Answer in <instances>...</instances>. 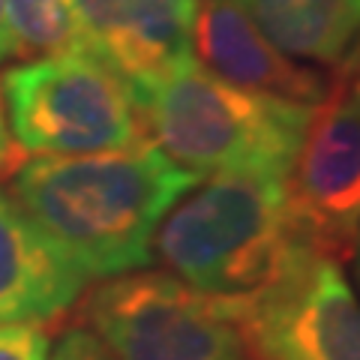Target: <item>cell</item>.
<instances>
[{"label":"cell","mask_w":360,"mask_h":360,"mask_svg":"<svg viewBox=\"0 0 360 360\" xmlns=\"http://www.w3.org/2000/svg\"><path fill=\"white\" fill-rule=\"evenodd\" d=\"M198 184V174L141 141L82 156H27L9 195L87 279H111L153 262L160 222Z\"/></svg>","instance_id":"cell-1"},{"label":"cell","mask_w":360,"mask_h":360,"mask_svg":"<svg viewBox=\"0 0 360 360\" xmlns=\"http://www.w3.org/2000/svg\"><path fill=\"white\" fill-rule=\"evenodd\" d=\"M300 238L288 174H213L165 213L153 255L186 285L213 297H250L288 264Z\"/></svg>","instance_id":"cell-2"},{"label":"cell","mask_w":360,"mask_h":360,"mask_svg":"<svg viewBox=\"0 0 360 360\" xmlns=\"http://www.w3.org/2000/svg\"><path fill=\"white\" fill-rule=\"evenodd\" d=\"M135 99L148 141L198 177L291 174L315 108L225 84L195 58L135 90Z\"/></svg>","instance_id":"cell-3"},{"label":"cell","mask_w":360,"mask_h":360,"mask_svg":"<svg viewBox=\"0 0 360 360\" xmlns=\"http://www.w3.org/2000/svg\"><path fill=\"white\" fill-rule=\"evenodd\" d=\"M9 135L25 156H82L148 141L132 84L94 51L33 58L0 75Z\"/></svg>","instance_id":"cell-4"},{"label":"cell","mask_w":360,"mask_h":360,"mask_svg":"<svg viewBox=\"0 0 360 360\" xmlns=\"http://www.w3.org/2000/svg\"><path fill=\"white\" fill-rule=\"evenodd\" d=\"M84 315L111 360H252L229 300L168 270L105 279L90 291Z\"/></svg>","instance_id":"cell-5"},{"label":"cell","mask_w":360,"mask_h":360,"mask_svg":"<svg viewBox=\"0 0 360 360\" xmlns=\"http://www.w3.org/2000/svg\"><path fill=\"white\" fill-rule=\"evenodd\" d=\"M252 360H360V297L312 246L250 297H225Z\"/></svg>","instance_id":"cell-6"},{"label":"cell","mask_w":360,"mask_h":360,"mask_svg":"<svg viewBox=\"0 0 360 360\" xmlns=\"http://www.w3.org/2000/svg\"><path fill=\"white\" fill-rule=\"evenodd\" d=\"M291 217L315 252L345 262L360 234V72L336 70L288 174Z\"/></svg>","instance_id":"cell-7"},{"label":"cell","mask_w":360,"mask_h":360,"mask_svg":"<svg viewBox=\"0 0 360 360\" xmlns=\"http://www.w3.org/2000/svg\"><path fill=\"white\" fill-rule=\"evenodd\" d=\"M193 58L225 84L295 105H319L330 87V78L279 51L240 0H198Z\"/></svg>","instance_id":"cell-8"},{"label":"cell","mask_w":360,"mask_h":360,"mask_svg":"<svg viewBox=\"0 0 360 360\" xmlns=\"http://www.w3.org/2000/svg\"><path fill=\"white\" fill-rule=\"evenodd\" d=\"M90 49L132 90L193 60L198 0H75Z\"/></svg>","instance_id":"cell-9"},{"label":"cell","mask_w":360,"mask_h":360,"mask_svg":"<svg viewBox=\"0 0 360 360\" xmlns=\"http://www.w3.org/2000/svg\"><path fill=\"white\" fill-rule=\"evenodd\" d=\"M90 279L0 186V324H49L84 295Z\"/></svg>","instance_id":"cell-10"},{"label":"cell","mask_w":360,"mask_h":360,"mask_svg":"<svg viewBox=\"0 0 360 360\" xmlns=\"http://www.w3.org/2000/svg\"><path fill=\"white\" fill-rule=\"evenodd\" d=\"M262 33L285 51L340 70L360 39V0H240Z\"/></svg>","instance_id":"cell-11"},{"label":"cell","mask_w":360,"mask_h":360,"mask_svg":"<svg viewBox=\"0 0 360 360\" xmlns=\"http://www.w3.org/2000/svg\"><path fill=\"white\" fill-rule=\"evenodd\" d=\"M15 58L94 51L75 0H4Z\"/></svg>","instance_id":"cell-12"},{"label":"cell","mask_w":360,"mask_h":360,"mask_svg":"<svg viewBox=\"0 0 360 360\" xmlns=\"http://www.w3.org/2000/svg\"><path fill=\"white\" fill-rule=\"evenodd\" d=\"M45 324H0V360H49Z\"/></svg>","instance_id":"cell-13"},{"label":"cell","mask_w":360,"mask_h":360,"mask_svg":"<svg viewBox=\"0 0 360 360\" xmlns=\"http://www.w3.org/2000/svg\"><path fill=\"white\" fill-rule=\"evenodd\" d=\"M49 360H111V354H108V348L99 342V336L94 330L72 328L58 340Z\"/></svg>","instance_id":"cell-14"},{"label":"cell","mask_w":360,"mask_h":360,"mask_svg":"<svg viewBox=\"0 0 360 360\" xmlns=\"http://www.w3.org/2000/svg\"><path fill=\"white\" fill-rule=\"evenodd\" d=\"M25 162V156L15 150L13 144V135H9V123H6V108H4V99H0V172H9L13 174L15 168Z\"/></svg>","instance_id":"cell-15"},{"label":"cell","mask_w":360,"mask_h":360,"mask_svg":"<svg viewBox=\"0 0 360 360\" xmlns=\"http://www.w3.org/2000/svg\"><path fill=\"white\" fill-rule=\"evenodd\" d=\"M13 58H15V42H13V33H9V25H6L4 0H0V66L9 63Z\"/></svg>","instance_id":"cell-16"},{"label":"cell","mask_w":360,"mask_h":360,"mask_svg":"<svg viewBox=\"0 0 360 360\" xmlns=\"http://www.w3.org/2000/svg\"><path fill=\"white\" fill-rule=\"evenodd\" d=\"M352 262H354V276H357V283H360V234H357V243H354Z\"/></svg>","instance_id":"cell-17"},{"label":"cell","mask_w":360,"mask_h":360,"mask_svg":"<svg viewBox=\"0 0 360 360\" xmlns=\"http://www.w3.org/2000/svg\"><path fill=\"white\" fill-rule=\"evenodd\" d=\"M348 60H360V39H357V45L352 49V54H348V58H345L342 63H348Z\"/></svg>","instance_id":"cell-18"},{"label":"cell","mask_w":360,"mask_h":360,"mask_svg":"<svg viewBox=\"0 0 360 360\" xmlns=\"http://www.w3.org/2000/svg\"><path fill=\"white\" fill-rule=\"evenodd\" d=\"M340 70H357L360 72V60H348V63H342Z\"/></svg>","instance_id":"cell-19"}]
</instances>
